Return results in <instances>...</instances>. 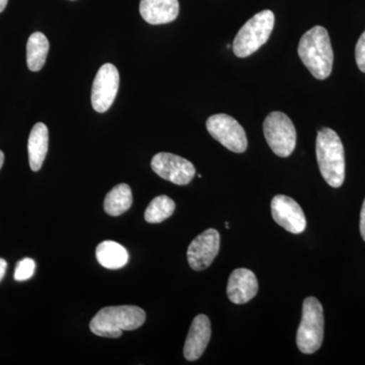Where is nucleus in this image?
Wrapping results in <instances>:
<instances>
[{"instance_id": "f257e3e1", "label": "nucleus", "mask_w": 365, "mask_h": 365, "mask_svg": "<svg viewBox=\"0 0 365 365\" xmlns=\"http://www.w3.org/2000/svg\"><path fill=\"white\" fill-rule=\"evenodd\" d=\"M299 55L302 63L317 79H326L333 69L334 53L328 31L316 26L307 31L299 44Z\"/></svg>"}, {"instance_id": "f03ea898", "label": "nucleus", "mask_w": 365, "mask_h": 365, "mask_svg": "<svg viewBox=\"0 0 365 365\" xmlns=\"http://www.w3.org/2000/svg\"><path fill=\"white\" fill-rule=\"evenodd\" d=\"M319 172L333 188L342 186L345 179L344 148L340 137L330 128L319 131L316 143Z\"/></svg>"}, {"instance_id": "7ed1b4c3", "label": "nucleus", "mask_w": 365, "mask_h": 365, "mask_svg": "<svg viewBox=\"0 0 365 365\" xmlns=\"http://www.w3.org/2000/svg\"><path fill=\"white\" fill-rule=\"evenodd\" d=\"M146 314L135 306L107 307L91 319V332L100 337L119 338L123 331H133L143 325Z\"/></svg>"}, {"instance_id": "20e7f679", "label": "nucleus", "mask_w": 365, "mask_h": 365, "mask_svg": "<svg viewBox=\"0 0 365 365\" xmlns=\"http://www.w3.org/2000/svg\"><path fill=\"white\" fill-rule=\"evenodd\" d=\"M274 24L275 16L268 9L255 14L235 36L232 44L235 56L246 58L258 51L270 38Z\"/></svg>"}, {"instance_id": "39448f33", "label": "nucleus", "mask_w": 365, "mask_h": 365, "mask_svg": "<svg viewBox=\"0 0 365 365\" xmlns=\"http://www.w3.org/2000/svg\"><path fill=\"white\" fill-rule=\"evenodd\" d=\"M323 307L316 297H307L302 306V322L297 330V343L299 351L313 354L318 351L324 340Z\"/></svg>"}, {"instance_id": "423d86ee", "label": "nucleus", "mask_w": 365, "mask_h": 365, "mask_svg": "<svg viewBox=\"0 0 365 365\" xmlns=\"http://www.w3.org/2000/svg\"><path fill=\"white\" fill-rule=\"evenodd\" d=\"M264 135L271 150L280 158H287L297 145V130L284 113L272 112L263 124Z\"/></svg>"}, {"instance_id": "0eeeda50", "label": "nucleus", "mask_w": 365, "mask_h": 365, "mask_svg": "<svg viewBox=\"0 0 365 365\" xmlns=\"http://www.w3.org/2000/svg\"><path fill=\"white\" fill-rule=\"evenodd\" d=\"M206 128L213 138L222 143L228 150L242 153L248 148L246 132L241 124L230 115L216 114L206 122Z\"/></svg>"}, {"instance_id": "6e6552de", "label": "nucleus", "mask_w": 365, "mask_h": 365, "mask_svg": "<svg viewBox=\"0 0 365 365\" xmlns=\"http://www.w3.org/2000/svg\"><path fill=\"white\" fill-rule=\"evenodd\" d=\"M151 169L163 179L180 186L188 185L196 174L193 163L169 153L155 155L151 160Z\"/></svg>"}, {"instance_id": "1a4fd4ad", "label": "nucleus", "mask_w": 365, "mask_h": 365, "mask_svg": "<svg viewBox=\"0 0 365 365\" xmlns=\"http://www.w3.org/2000/svg\"><path fill=\"white\" fill-rule=\"evenodd\" d=\"M120 76L116 67L106 63L98 69L93 88L91 105L98 113H105L111 108L119 90Z\"/></svg>"}, {"instance_id": "9d476101", "label": "nucleus", "mask_w": 365, "mask_h": 365, "mask_svg": "<svg viewBox=\"0 0 365 365\" xmlns=\"http://www.w3.org/2000/svg\"><path fill=\"white\" fill-rule=\"evenodd\" d=\"M220 235L213 228L203 232L190 244L187 257L190 267L195 271H202L212 264L220 252Z\"/></svg>"}, {"instance_id": "9b49d317", "label": "nucleus", "mask_w": 365, "mask_h": 365, "mask_svg": "<svg viewBox=\"0 0 365 365\" xmlns=\"http://www.w3.org/2000/svg\"><path fill=\"white\" fill-rule=\"evenodd\" d=\"M271 212L276 223L292 234H302L306 230L307 220L304 211L299 204L290 197H274L271 202Z\"/></svg>"}, {"instance_id": "f8f14e48", "label": "nucleus", "mask_w": 365, "mask_h": 365, "mask_svg": "<svg viewBox=\"0 0 365 365\" xmlns=\"http://www.w3.org/2000/svg\"><path fill=\"white\" fill-rule=\"evenodd\" d=\"M259 285L256 275L246 268L235 269L228 279V299L235 304H244L258 294Z\"/></svg>"}, {"instance_id": "ddd939ff", "label": "nucleus", "mask_w": 365, "mask_h": 365, "mask_svg": "<svg viewBox=\"0 0 365 365\" xmlns=\"http://www.w3.org/2000/svg\"><path fill=\"white\" fill-rule=\"evenodd\" d=\"M211 338L210 319L205 314H198L192 322L188 337L184 346V356L188 361H195L202 356Z\"/></svg>"}, {"instance_id": "4468645a", "label": "nucleus", "mask_w": 365, "mask_h": 365, "mask_svg": "<svg viewBox=\"0 0 365 365\" xmlns=\"http://www.w3.org/2000/svg\"><path fill=\"white\" fill-rule=\"evenodd\" d=\"M139 11L146 23L165 25L176 20L180 4L178 0H140Z\"/></svg>"}, {"instance_id": "2eb2a0df", "label": "nucleus", "mask_w": 365, "mask_h": 365, "mask_svg": "<svg viewBox=\"0 0 365 365\" xmlns=\"http://www.w3.org/2000/svg\"><path fill=\"white\" fill-rule=\"evenodd\" d=\"M49 144V131L44 123L35 124L28 141L29 162L34 172L42 168Z\"/></svg>"}, {"instance_id": "dca6fc26", "label": "nucleus", "mask_w": 365, "mask_h": 365, "mask_svg": "<svg viewBox=\"0 0 365 365\" xmlns=\"http://www.w3.org/2000/svg\"><path fill=\"white\" fill-rule=\"evenodd\" d=\"M97 260L103 267L116 270L123 268L129 260L127 250L116 242L105 241L101 242L96 250Z\"/></svg>"}, {"instance_id": "f3484780", "label": "nucleus", "mask_w": 365, "mask_h": 365, "mask_svg": "<svg viewBox=\"0 0 365 365\" xmlns=\"http://www.w3.org/2000/svg\"><path fill=\"white\" fill-rule=\"evenodd\" d=\"M49 41L43 33L32 34L26 43V64L32 71H39L44 66L49 52Z\"/></svg>"}, {"instance_id": "a211bd4d", "label": "nucleus", "mask_w": 365, "mask_h": 365, "mask_svg": "<svg viewBox=\"0 0 365 365\" xmlns=\"http://www.w3.org/2000/svg\"><path fill=\"white\" fill-rule=\"evenodd\" d=\"M133 198L130 187L127 184H119L107 194L104 201V209L108 215L119 216L131 207Z\"/></svg>"}, {"instance_id": "6ab92c4d", "label": "nucleus", "mask_w": 365, "mask_h": 365, "mask_svg": "<svg viewBox=\"0 0 365 365\" xmlns=\"http://www.w3.org/2000/svg\"><path fill=\"white\" fill-rule=\"evenodd\" d=\"M176 204L165 195L155 197L146 208L144 218L150 223H160L168 220L174 213Z\"/></svg>"}, {"instance_id": "aec40b11", "label": "nucleus", "mask_w": 365, "mask_h": 365, "mask_svg": "<svg viewBox=\"0 0 365 365\" xmlns=\"http://www.w3.org/2000/svg\"><path fill=\"white\" fill-rule=\"evenodd\" d=\"M35 261L31 258H25L16 264L14 271V279L16 281H26L30 279L35 273Z\"/></svg>"}, {"instance_id": "412c9836", "label": "nucleus", "mask_w": 365, "mask_h": 365, "mask_svg": "<svg viewBox=\"0 0 365 365\" xmlns=\"http://www.w3.org/2000/svg\"><path fill=\"white\" fill-rule=\"evenodd\" d=\"M355 59H356L357 66L360 71L365 73V31L360 36L356 48H355Z\"/></svg>"}, {"instance_id": "4be33fe9", "label": "nucleus", "mask_w": 365, "mask_h": 365, "mask_svg": "<svg viewBox=\"0 0 365 365\" xmlns=\"http://www.w3.org/2000/svg\"><path fill=\"white\" fill-rule=\"evenodd\" d=\"M360 234L365 242V199L360 212Z\"/></svg>"}, {"instance_id": "5701e85b", "label": "nucleus", "mask_w": 365, "mask_h": 365, "mask_svg": "<svg viewBox=\"0 0 365 365\" xmlns=\"http://www.w3.org/2000/svg\"><path fill=\"white\" fill-rule=\"evenodd\" d=\"M7 268V262L4 260V259L0 258V282L4 279V276H6Z\"/></svg>"}, {"instance_id": "b1692460", "label": "nucleus", "mask_w": 365, "mask_h": 365, "mask_svg": "<svg viewBox=\"0 0 365 365\" xmlns=\"http://www.w3.org/2000/svg\"><path fill=\"white\" fill-rule=\"evenodd\" d=\"M7 2H9V0H0V13L4 11L7 6Z\"/></svg>"}, {"instance_id": "393cba45", "label": "nucleus", "mask_w": 365, "mask_h": 365, "mask_svg": "<svg viewBox=\"0 0 365 365\" xmlns=\"http://www.w3.org/2000/svg\"><path fill=\"white\" fill-rule=\"evenodd\" d=\"M4 155L1 150H0V170H1L2 165H4Z\"/></svg>"}, {"instance_id": "a878e982", "label": "nucleus", "mask_w": 365, "mask_h": 365, "mask_svg": "<svg viewBox=\"0 0 365 365\" xmlns=\"http://www.w3.org/2000/svg\"><path fill=\"white\" fill-rule=\"evenodd\" d=\"M225 227L230 228V225H228V222H227V225H225Z\"/></svg>"}]
</instances>
